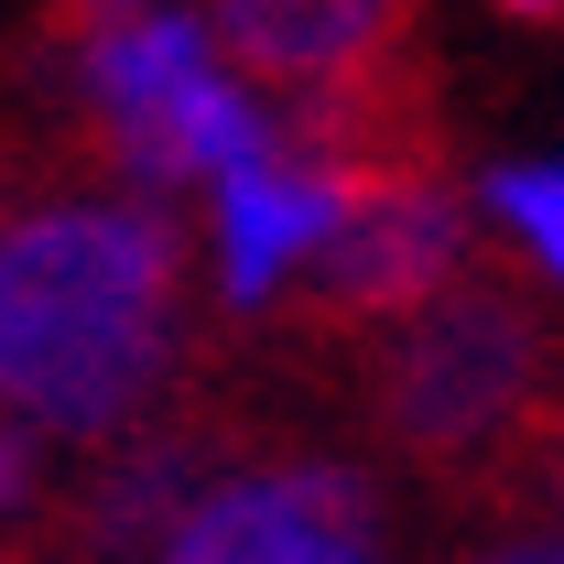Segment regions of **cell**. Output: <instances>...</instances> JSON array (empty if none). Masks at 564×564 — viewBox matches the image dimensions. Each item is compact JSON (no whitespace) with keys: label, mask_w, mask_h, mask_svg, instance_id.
Wrapping results in <instances>:
<instances>
[{"label":"cell","mask_w":564,"mask_h":564,"mask_svg":"<svg viewBox=\"0 0 564 564\" xmlns=\"http://www.w3.org/2000/svg\"><path fill=\"white\" fill-rule=\"evenodd\" d=\"M174 358V228L152 207L0 217V423L120 434Z\"/></svg>","instance_id":"cell-1"},{"label":"cell","mask_w":564,"mask_h":564,"mask_svg":"<svg viewBox=\"0 0 564 564\" xmlns=\"http://www.w3.org/2000/svg\"><path fill=\"white\" fill-rule=\"evenodd\" d=\"M87 98L141 185H217L228 163L282 141L261 120V98L217 66L196 11H141V22L87 33Z\"/></svg>","instance_id":"cell-2"},{"label":"cell","mask_w":564,"mask_h":564,"mask_svg":"<svg viewBox=\"0 0 564 564\" xmlns=\"http://www.w3.org/2000/svg\"><path fill=\"white\" fill-rule=\"evenodd\" d=\"M532 380H543L532 315L478 282V293H445V304H423L413 326H402L380 413H391V434L423 445V456H478L499 423L532 402Z\"/></svg>","instance_id":"cell-3"},{"label":"cell","mask_w":564,"mask_h":564,"mask_svg":"<svg viewBox=\"0 0 564 564\" xmlns=\"http://www.w3.org/2000/svg\"><path fill=\"white\" fill-rule=\"evenodd\" d=\"M152 564H380V499L337 456L207 478L196 510L152 543Z\"/></svg>","instance_id":"cell-4"},{"label":"cell","mask_w":564,"mask_h":564,"mask_svg":"<svg viewBox=\"0 0 564 564\" xmlns=\"http://www.w3.org/2000/svg\"><path fill=\"white\" fill-rule=\"evenodd\" d=\"M456 261H467V207H456L445 185H423V174H358L348 217H337L326 250H315V282H326V304H348V315H391V304L445 293Z\"/></svg>","instance_id":"cell-5"},{"label":"cell","mask_w":564,"mask_h":564,"mask_svg":"<svg viewBox=\"0 0 564 564\" xmlns=\"http://www.w3.org/2000/svg\"><path fill=\"white\" fill-rule=\"evenodd\" d=\"M348 163H315V152H250V163H228L207 196H217V293L228 304H272L293 272H315V250H326V228L348 217Z\"/></svg>","instance_id":"cell-6"},{"label":"cell","mask_w":564,"mask_h":564,"mask_svg":"<svg viewBox=\"0 0 564 564\" xmlns=\"http://www.w3.org/2000/svg\"><path fill=\"white\" fill-rule=\"evenodd\" d=\"M380 33H391V0H217L207 11V44H228L250 76H282V87H337L380 55Z\"/></svg>","instance_id":"cell-7"},{"label":"cell","mask_w":564,"mask_h":564,"mask_svg":"<svg viewBox=\"0 0 564 564\" xmlns=\"http://www.w3.org/2000/svg\"><path fill=\"white\" fill-rule=\"evenodd\" d=\"M196 445H152V456H131L120 478H109V499H98V543H163L185 510H196Z\"/></svg>","instance_id":"cell-8"},{"label":"cell","mask_w":564,"mask_h":564,"mask_svg":"<svg viewBox=\"0 0 564 564\" xmlns=\"http://www.w3.org/2000/svg\"><path fill=\"white\" fill-rule=\"evenodd\" d=\"M489 207L543 250V272L564 282V163H499L489 174Z\"/></svg>","instance_id":"cell-9"},{"label":"cell","mask_w":564,"mask_h":564,"mask_svg":"<svg viewBox=\"0 0 564 564\" xmlns=\"http://www.w3.org/2000/svg\"><path fill=\"white\" fill-rule=\"evenodd\" d=\"M22 489H33V434H22V423H0V510H11Z\"/></svg>","instance_id":"cell-10"},{"label":"cell","mask_w":564,"mask_h":564,"mask_svg":"<svg viewBox=\"0 0 564 564\" xmlns=\"http://www.w3.org/2000/svg\"><path fill=\"white\" fill-rule=\"evenodd\" d=\"M478 564H564V532H510V543L478 554Z\"/></svg>","instance_id":"cell-11"},{"label":"cell","mask_w":564,"mask_h":564,"mask_svg":"<svg viewBox=\"0 0 564 564\" xmlns=\"http://www.w3.org/2000/svg\"><path fill=\"white\" fill-rule=\"evenodd\" d=\"M141 11H163V0H76V22H87V33H109V22H141Z\"/></svg>","instance_id":"cell-12"},{"label":"cell","mask_w":564,"mask_h":564,"mask_svg":"<svg viewBox=\"0 0 564 564\" xmlns=\"http://www.w3.org/2000/svg\"><path fill=\"white\" fill-rule=\"evenodd\" d=\"M510 11H564V0H510Z\"/></svg>","instance_id":"cell-13"}]
</instances>
